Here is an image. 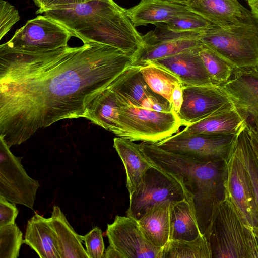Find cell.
<instances>
[{
  "mask_svg": "<svg viewBox=\"0 0 258 258\" xmlns=\"http://www.w3.org/2000/svg\"><path fill=\"white\" fill-rule=\"evenodd\" d=\"M116 93L122 103L116 136L132 141L156 143L175 134L182 126L173 110L159 112L136 106Z\"/></svg>",
  "mask_w": 258,
  "mask_h": 258,
  "instance_id": "obj_6",
  "label": "cell"
},
{
  "mask_svg": "<svg viewBox=\"0 0 258 258\" xmlns=\"http://www.w3.org/2000/svg\"><path fill=\"white\" fill-rule=\"evenodd\" d=\"M134 57L87 42L38 52L0 46V138L9 148L57 121L85 118L90 102Z\"/></svg>",
  "mask_w": 258,
  "mask_h": 258,
  "instance_id": "obj_1",
  "label": "cell"
},
{
  "mask_svg": "<svg viewBox=\"0 0 258 258\" xmlns=\"http://www.w3.org/2000/svg\"><path fill=\"white\" fill-rule=\"evenodd\" d=\"M24 243L23 234L15 224L0 227V258H17Z\"/></svg>",
  "mask_w": 258,
  "mask_h": 258,
  "instance_id": "obj_30",
  "label": "cell"
},
{
  "mask_svg": "<svg viewBox=\"0 0 258 258\" xmlns=\"http://www.w3.org/2000/svg\"><path fill=\"white\" fill-rule=\"evenodd\" d=\"M253 228L254 232L255 235L256 236L257 243H258V228L253 227Z\"/></svg>",
  "mask_w": 258,
  "mask_h": 258,
  "instance_id": "obj_42",
  "label": "cell"
},
{
  "mask_svg": "<svg viewBox=\"0 0 258 258\" xmlns=\"http://www.w3.org/2000/svg\"><path fill=\"white\" fill-rule=\"evenodd\" d=\"M108 86L138 106H141L147 98L155 93L145 81L139 66H130Z\"/></svg>",
  "mask_w": 258,
  "mask_h": 258,
  "instance_id": "obj_24",
  "label": "cell"
},
{
  "mask_svg": "<svg viewBox=\"0 0 258 258\" xmlns=\"http://www.w3.org/2000/svg\"><path fill=\"white\" fill-rule=\"evenodd\" d=\"M106 235L109 245L121 258H162V249L147 238L138 220L127 216L116 215L107 224Z\"/></svg>",
  "mask_w": 258,
  "mask_h": 258,
  "instance_id": "obj_13",
  "label": "cell"
},
{
  "mask_svg": "<svg viewBox=\"0 0 258 258\" xmlns=\"http://www.w3.org/2000/svg\"><path fill=\"white\" fill-rule=\"evenodd\" d=\"M247 127L250 136L251 142L258 155V135L248 123L247 124Z\"/></svg>",
  "mask_w": 258,
  "mask_h": 258,
  "instance_id": "obj_37",
  "label": "cell"
},
{
  "mask_svg": "<svg viewBox=\"0 0 258 258\" xmlns=\"http://www.w3.org/2000/svg\"><path fill=\"white\" fill-rule=\"evenodd\" d=\"M85 242L86 251L89 258H103L105 246L102 231L96 226L86 235L82 236Z\"/></svg>",
  "mask_w": 258,
  "mask_h": 258,
  "instance_id": "obj_32",
  "label": "cell"
},
{
  "mask_svg": "<svg viewBox=\"0 0 258 258\" xmlns=\"http://www.w3.org/2000/svg\"><path fill=\"white\" fill-rule=\"evenodd\" d=\"M172 239L191 240L202 234L192 197L174 202L171 212Z\"/></svg>",
  "mask_w": 258,
  "mask_h": 258,
  "instance_id": "obj_25",
  "label": "cell"
},
{
  "mask_svg": "<svg viewBox=\"0 0 258 258\" xmlns=\"http://www.w3.org/2000/svg\"><path fill=\"white\" fill-rule=\"evenodd\" d=\"M200 46L149 62L172 73L179 79L183 86L214 84L200 55Z\"/></svg>",
  "mask_w": 258,
  "mask_h": 258,
  "instance_id": "obj_16",
  "label": "cell"
},
{
  "mask_svg": "<svg viewBox=\"0 0 258 258\" xmlns=\"http://www.w3.org/2000/svg\"><path fill=\"white\" fill-rule=\"evenodd\" d=\"M192 12L222 28L239 25H258V19L238 0H189Z\"/></svg>",
  "mask_w": 258,
  "mask_h": 258,
  "instance_id": "obj_15",
  "label": "cell"
},
{
  "mask_svg": "<svg viewBox=\"0 0 258 258\" xmlns=\"http://www.w3.org/2000/svg\"><path fill=\"white\" fill-rule=\"evenodd\" d=\"M113 146L125 168L126 188L130 198L141 183L146 171L153 165L139 144L118 137L113 139Z\"/></svg>",
  "mask_w": 258,
  "mask_h": 258,
  "instance_id": "obj_19",
  "label": "cell"
},
{
  "mask_svg": "<svg viewBox=\"0 0 258 258\" xmlns=\"http://www.w3.org/2000/svg\"><path fill=\"white\" fill-rule=\"evenodd\" d=\"M140 71L150 88L170 103L174 89L182 83L179 79L167 70L150 62L140 66Z\"/></svg>",
  "mask_w": 258,
  "mask_h": 258,
  "instance_id": "obj_27",
  "label": "cell"
},
{
  "mask_svg": "<svg viewBox=\"0 0 258 258\" xmlns=\"http://www.w3.org/2000/svg\"><path fill=\"white\" fill-rule=\"evenodd\" d=\"M174 202L166 201L156 204L149 208L138 220L148 240L156 247L163 248L172 239L171 212Z\"/></svg>",
  "mask_w": 258,
  "mask_h": 258,
  "instance_id": "obj_20",
  "label": "cell"
},
{
  "mask_svg": "<svg viewBox=\"0 0 258 258\" xmlns=\"http://www.w3.org/2000/svg\"><path fill=\"white\" fill-rule=\"evenodd\" d=\"M153 165L129 198L126 216L138 220L149 208L156 204L192 197L181 177Z\"/></svg>",
  "mask_w": 258,
  "mask_h": 258,
  "instance_id": "obj_7",
  "label": "cell"
},
{
  "mask_svg": "<svg viewBox=\"0 0 258 258\" xmlns=\"http://www.w3.org/2000/svg\"><path fill=\"white\" fill-rule=\"evenodd\" d=\"M200 40L230 64L233 75L258 71V25H214L201 32Z\"/></svg>",
  "mask_w": 258,
  "mask_h": 258,
  "instance_id": "obj_5",
  "label": "cell"
},
{
  "mask_svg": "<svg viewBox=\"0 0 258 258\" xmlns=\"http://www.w3.org/2000/svg\"><path fill=\"white\" fill-rule=\"evenodd\" d=\"M24 243L41 258H60L56 235L50 217L45 218L35 213L27 222Z\"/></svg>",
  "mask_w": 258,
  "mask_h": 258,
  "instance_id": "obj_21",
  "label": "cell"
},
{
  "mask_svg": "<svg viewBox=\"0 0 258 258\" xmlns=\"http://www.w3.org/2000/svg\"><path fill=\"white\" fill-rule=\"evenodd\" d=\"M183 102L178 115L187 126L213 114L235 108L221 85L183 86Z\"/></svg>",
  "mask_w": 258,
  "mask_h": 258,
  "instance_id": "obj_12",
  "label": "cell"
},
{
  "mask_svg": "<svg viewBox=\"0 0 258 258\" xmlns=\"http://www.w3.org/2000/svg\"><path fill=\"white\" fill-rule=\"evenodd\" d=\"M251 8V11L253 14L258 19V2L248 3Z\"/></svg>",
  "mask_w": 258,
  "mask_h": 258,
  "instance_id": "obj_40",
  "label": "cell"
},
{
  "mask_svg": "<svg viewBox=\"0 0 258 258\" xmlns=\"http://www.w3.org/2000/svg\"><path fill=\"white\" fill-rule=\"evenodd\" d=\"M250 121H247L254 132L258 135V117L250 118Z\"/></svg>",
  "mask_w": 258,
  "mask_h": 258,
  "instance_id": "obj_39",
  "label": "cell"
},
{
  "mask_svg": "<svg viewBox=\"0 0 258 258\" xmlns=\"http://www.w3.org/2000/svg\"><path fill=\"white\" fill-rule=\"evenodd\" d=\"M139 144L153 165L181 177L192 195L198 225L205 235L228 192V161H200L164 150L155 143Z\"/></svg>",
  "mask_w": 258,
  "mask_h": 258,
  "instance_id": "obj_3",
  "label": "cell"
},
{
  "mask_svg": "<svg viewBox=\"0 0 258 258\" xmlns=\"http://www.w3.org/2000/svg\"><path fill=\"white\" fill-rule=\"evenodd\" d=\"M246 1H247L248 2L249 0H246Z\"/></svg>",
  "mask_w": 258,
  "mask_h": 258,
  "instance_id": "obj_44",
  "label": "cell"
},
{
  "mask_svg": "<svg viewBox=\"0 0 258 258\" xmlns=\"http://www.w3.org/2000/svg\"><path fill=\"white\" fill-rule=\"evenodd\" d=\"M234 149L247 171L258 206V155L251 142L247 123L237 135Z\"/></svg>",
  "mask_w": 258,
  "mask_h": 258,
  "instance_id": "obj_28",
  "label": "cell"
},
{
  "mask_svg": "<svg viewBox=\"0 0 258 258\" xmlns=\"http://www.w3.org/2000/svg\"><path fill=\"white\" fill-rule=\"evenodd\" d=\"M163 23L177 32H202L215 25L196 13L177 16Z\"/></svg>",
  "mask_w": 258,
  "mask_h": 258,
  "instance_id": "obj_31",
  "label": "cell"
},
{
  "mask_svg": "<svg viewBox=\"0 0 258 258\" xmlns=\"http://www.w3.org/2000/svg\"><path fill=\"white\" fill-rule=\"evenodd\" d=\"M156 26L154 30L142 35L144 47L134 57L132 66H142L202 44L200 40L201 32L174 31L163 23Z\"/></svg>",
  "mask_w": 258,
  "mask_h": 258,
  "instance_id": "obj_11",
  "label": "cell"
},
{
  "mask_svg": "<svg viewBox=\"0 0 258 258\" xmlns=\"http://www.w3.org/2000/svg\"><path fill=\"white\" fill-rule=\"evenodd\" d=\"M205 235L212 258H258L253 228L242 216L228 191Z\"/></svg>",
  "mask_w": 258,
  "mask_h": 258,
  "instance_id": "obj_4",
  "label": "cell"
},
{
  "mask_svg": "<svg viewBox=\"0 0 258 258\" xmlns=\"http://www.w3.org/2000/svg\"><path fill=\"white\" fill-rule=\"evenodd\" d=\"M199 53L213 84L222 85L230 80L234 70L225 59L203 44Z\"/></svg>",
  "mask_w": 258,
  "mask_h": 258,
  "instance_id": "obj_29",
  "label": "cell"
},
{
  "mask_svg": "<svg viewBox=\"0 0 258 258\" xmlns=\"http://www.w3.org/2000/svg\"><path fill=\"white\" fill-rule=\"evenodd\" d=\"M72 36L67 28L54 19L40 15L28 20L3 45L17 51L42 52L68 46Z\"/></svg>",
  "mask_w": 258,
  "mask_h": 258,
  "instance_id": "obj_9",
  "label": "cell"
},
{
  "mask_svg": "<svg viewBox=\"0 0 258 258\" xmlns=\"http://www.w3.org/2000/svg\"><path fill=\"white\" fill-rule=\"evenodd\" d=\"M126 10L135 27L165 23L177 16L195 13L187 5L169 0H141Z\"/></svg>",
  "mask_w": 258,
  "mask_h": 258,
  "instance_id": "obj_17",
  "label": "cell"
},
{
  "mask_svg": "<svg viewBox=\"0 0 258 258\" xmlns=\"http://www.w3.org/2000/svg\"><path fill=\"white\" fill-rule=\"evenodd\" d=\"M39 7L36 14H41L48 9L59 6L82 4L91 0H33Z\"/></svg>",
  "mask_w": 258,
  "mask_h": 258,
  "instance_id": "obj_35",
  "label": "cell"
},
{
  "mask_svg": "<svg viewBox=\"0 0 258 258\" xmlns=\"http://www.w3.org/2000/svg\"><path fill=\"white\" fill-rule=\"evenodd\" d=\"M162 258H212L209 243L204 234L191 240H171L163 248Z\"/></svg>",
  "mask_w": 258,
  "mask_h": 258,
  "instance_id": "obj_26",
  "label": "cell"
},
{
  "mask_svg": "<svg viewBox=\"0 0 258 258\" xmlns=\"http://www.w3.org/2000/svg\"><path fill=\"white\" fill-rule=\"evenodd\" d=\"M15 204L0 196V227L15 224L19 213Z\"/></svg>",
  "mask_w": 258,
  "mask_h": 258,
  "instance_id": "obj_34",
  "label": "cell"
},
{
  "mask_svg": "<svg viewBox=\"0 0 258 258\" xmlns=\"http://www.w3.org/2000/svg\"><path fill=\"white\" fill-rule=\"evenodd\" d=\"M20 19L18 10L5 0H0V39H1Z\"/></svg>",
  "mask_w": 258,
  "mask_h": 258,
  "instance_id": "obj_33",
  "label": "cell"
},
{
  "mask_svg": "<svg viewBox=\"0 0 258 258\" xmlns=\"http://www.w3.org/2000/svg\"><path fill=\"white\" fill-rule=\"evenodd\" d=\"M22 159L15 156L0 138V196L33 210L40 185L27 174L21 164Z\"/></svg>",
  "mask_w": 258,
  "mask_h": 258,
  "instance_id": "obj_10",
  "label": "cell"
},
{
  "mask_svg": "<svg viewBox=\"0 0 258 258\" xmlns=\"http://www.w3.org/2000/svg\"><path fill=\"white\" fill-rule=\"evenodd\" d=\"M103 258H121L120 254L110 245L105 250Z\"/></svg>",
  "mask_w": 258,
  "mask_h": 258,
  "instance_id": "obj_38",
  "label": "cell"
},
{
  "mask_svg": "<svg viewBox=\"0 0 258 258\" xmlns=\"http://www.w3.org/2000/svg\"><path fill=\"white\" fill-rule=\"evenodd\" d=\"M238 134H190L180 131L155 144L164 150L200 161H228Z\"/></svg>",
  "mask_w": 258,
  "mask_h": 258,
  "instance_id": "obj_8",
  "label": "cell"
},
{
  "mask_svg": "<svg viewBox=\"0 0 258 258\" xmlns=\"http://www.w3.org/2000/svg\"><path fill=\"white\" fill-rule=\"evenodd\" d=\"M42 13L62 25L83 43L108 45L133 57L144 47L142 35L126 10L113 0H91L59 6Z\"/></svg>",
  "mask_w": 258,
  "mask_h": 258,
  "instance_id": "obj_2",
  "label": "cell"
},
{
  "mask_svg": "<svg viewBox=\"0 0 258 258\" xmlns=\"http://www.w3.org/2000/svg\"><path fill=\"white\" fill-rule=\"evenodd\" d=\"M258 2V0H249L248 1V3H255Z\"/></svg>",
  "mask_w": 258,
  "mask_h": 258,
  "instance_id": "obj_43",
  "label": "cell"
},
{
  "mask_svg": "<svg viewBox=\"0 0 258 258\" xmlns=\"http://www.w3.org/2000/svg\"><path fill=\"white\" fill-rule=\"evenodd\" d=\"M169 1L187 5V4L188 3V2H189V0H169Z\"/></svg>",
  "mask_w": 258,
  "mask_h": 258,
  "instance_id": "obj_41",
  "label": "cell"
},
{
  "mask_svg": "<svg viewBox=\"0 0 258 258\" xmlns=\"http://www.w3.org/2000/svg\"><path fill=\"white\" fill-rule=\"evenodd\" d=\"M50 218L60 258H89L82 245V235L75 232L58 206H53Z\"/></svg>",
  "mask_w": 258,
  "mask_h": 258,
  "instance_id": "obj_23",
  "label": "cell"
},
{
  "mask_svg": "<svg viewBox=\"0 0 258 258\" xmlns=\"http://www.w3.org/2000/svg\"><path fill=\"white\" fill-rule=\"evenodd\" d=\"M227 186L230 196L247 222L258 228V206L247 171L234 149L227 161Z\"/></svg>",
  "mask_w": 258,
  "mask_h": 258,
  "instance_id": "obj_14",
  "label": "cell"
},
{
  "mask_svg": "<svg viewBox=\"0 0 258 258\" xmlns=\"http://www.w3.org/2000/svg\"><path fill=\"white\" fill-rule=\"evenodd\" d=\"M247 123V118L235 107L211 115L181 131L190 134L237 135Z\"/></svg>",
  "mask_w": 258,
  "mask_h": 258,
  "instance_id": "obj_22",
  "label": "cell"
},
{
  "mask_svg": "<svg viewBox=\"0 0 258 258\" xmlns=\"http://www.w3.org/2000/svg\"><path fill=\"white\" fill-rule=\"evenodd\" d=\"M221 86L247 119L258 117V71L234 74Z\"/></svg>",
  "mask_w": 258,
  "mask_h": 258,
  "instance_id": "obj_18",
  "label": "cell"
},
{
  "mask_svg": "<svg viewBox=\"0 0 258 258\" xmlns=\"http://www.w3.org/2000/svg\"><path fill=\"white\" fill-rule=\"evenodd\" d=\"M183 84H177L172 93L170 104L173 111L177 115L181 109L183 102Z\"/></svg>",
  "mask_w": 258,
  "mask_h": 258,
  "instance_id": "obj_36",
  "label": "cell"
}]
</instances>
